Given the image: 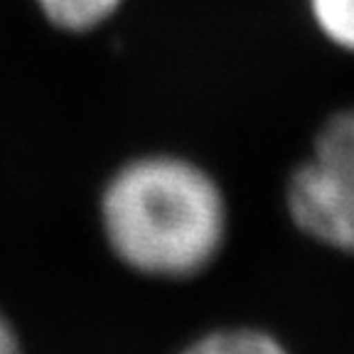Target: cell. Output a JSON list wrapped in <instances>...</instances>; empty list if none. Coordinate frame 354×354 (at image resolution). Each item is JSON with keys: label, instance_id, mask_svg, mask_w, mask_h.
<instances>
[{"label": "cell", "instance_id": "cell-5", "mask_svg": "<svg viewBox=\"0 0 354 354\" xmlns=\"http://www.w3.org/2000/svg\"><path fill=\"white\" fill-rule=\"evenodd\" d=\"M310 28L330 50L354 57V0H303Z\"/></svg>", "mask_w": 354, "mask_h": 354}, {"label": "cell", "instance_id": "cell-1", "mask_svg": "<svg viewBox=\"0 0 354 354\" xmlns=\"http://www.w3.org/2000/svg\"><path fill=\"white\" fill-rule=\"evenodd\" d=\"M101 232L126 268L155 281H192L221 259L232 205L219 177L177 153H145L104 185Z\"/></svg>", "mask_w": 354, "mask_h": 354}, {"label": "cell", "instance_id": "cell-2", "mask_svg": "<svg viewBox=\"0 0 354 354\" xmlns=\"http://www.w3.org/2000/svg\"><path fill=\"white\" fill-rule=\"evenodd\" d=\"M288 221L308 241L354 259V104L335 109L283 183Z\"/></svg>", "mask_w": 354, "mask_h": 354}, {"label": "cell", "instance_id": "cell-3", "mask_svg": "<svg viewBox=\"0 0 354 354\" xmlns=\"http://www.w3.org/2000/svg\"><path fill=\"white\" fill-rule=\"evenodd\" d=\"M177 354H295L293 347L261 325H221L189 339Z\"/></svg>", "mask_w": 354, "mask_h": 354}, {"label": "cell", "instance_id": "cell-4", "mask_svg": "<svg viewBox=\"0 0 354 354\" xmlns=\"http://www.w3.org/2000/svg\"><path fill=\"white\" fill-rule=\"evenodd\" d=\"M126 0H35L37 10L62 32H91L123 8Z\"/></svg>", "mask_w": 354, "mask_h": 354}, {"label": "cell", "instance_id": "cell-6", "mask_svg": "<svg viewBox=\"0 0 354 354\" xmlns=\"http://www.w3.org/2000/svg\"><path fill=\"white\" fill-rule=\"evenodd\" d=\"M0 354H22V344L17 339L15 327L0 313Z\"/></svg>", "mask_w": 354, "mask_h": 354}]
</instances>
